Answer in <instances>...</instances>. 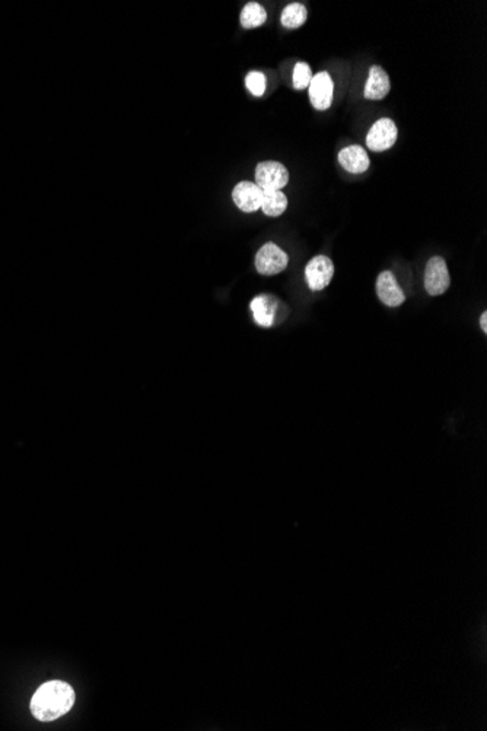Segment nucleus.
<instances>
[{"label": "nucleus", "instance_id": "obj_1", "mask_svg": "<svg viewBox=\"0 0 487 731\" xmlns=\"http://www.w3.org/2000/svg\"><path fill=\"white\" fill-rule=\"evenodd\" d=\"M73 704V687L62 680H51L36 690L31 699V712L40 721H54L69 712Z\"/></svg>", "mask_w": 487, "mask_h": 731}, {"label": "nucleus", "instance_id": "obj_2", "mask_svg": "<svg viewBox=\"0 0 487 731\" xmlns=\"http://www.w3.org/2000/svg\"><path fill=\"white\" fill-rule=\"evenodd\" d=\"M288 254L273 242L264 244L256 256L257 272L264 276H273L283 272L288 267Z\"/></svg>", "mask_w": 487, "mask_h": 731}, {"label": "nucleus", "instance_id": "obj_3", "mask_svg": "<svg viewBox=\"0 0 487 731\" xmlns=\"http://www.w3.org/2000/svg\"><path fill=\"white\" fill-rule=\"evenodd\" d=\"M451 283L446 263L442 257H432L424 270V288L429 295H442Z\"/></svg>", "mask_w": 487, "mask_h": 731}, {"label": "nucleus", "instance_id": "obj_4", "mask_svg": "<svg viewBox=\"0 0 487 731\" xmlns=\"http://www.w3.org/2000/svg\"><path fill=\"white\" fill-rule=\"evenodd\" d=\"M256 180L261 190H282L289 181V173L281 163L266 161L257 165Z\"/></svg>", "mask_w": 487, "mask_h": 731}, {"label": "nucleus", "instance_id": "obj_5", "mask_svg": "<svg viewBox=\"0 0 487 731\" xmlns=\"http://www.w3.org/2000/svg\"><path fill=\"white\" fill-rule=\"evenodd\" d=\"M397 126L391 118H379L368 132L367 145L374 152H384L397 142Z\"/></svg>", "mask_w": 487, "mask_h": 731}, {"label": "nucleus", "instance_id": "obj_6", "mask_svg": "<svg viewBox=\"0 0 487 731\" xmlns=\"http://www.w3.org/2000/svg\"><path fill=\"white\" fill-rule=\"evenodd\" d=\"M334 275V265L325 256H317L305 267V277L311 291H323L330 285Z\"/></svg>", "mask_w": 487, "mask_h": 731}, {"label": "nucleus", "instance_id": "obj_7", "mask_svg": "<svg viewBox=\"0 0 487 731\" xmlns=\"http://www.w3.org/2000/svg\"><path fill=\"white\" fill-rule=\"evenodd\" d=\"M232 199L242 212L251 213L261 208L263 190L256 183L241 181L234 188Z\"/></svg>", "mask_w": 487, "mask_h": 731}, {"label": "nucleus", "instance_id": "obj_8", "mask_svg": "<svg viewBox=\"0 0 487 731\" xmlns=\"http://www.w3.org/2000/svg\"><path fill=\"white\" fill-rule=\"evenodd\" d=\"M310 100L315 110L324 111L330 108L332 101V91L334 85L331 81V76L327 72H320L315 76H313V81L310 83Z\"/></svg>", "mask_w": 487, "mask_h": 731}, {"label": "nucleus", "instance_id": "obj_9", "mask_svg": "<svg viewBox=\"0 0 487 731\" xmlns=\"http://www.w3.org/2000/svg\"><path fill=\"white\" fill-rule=\"evenodd\" d=\"M377 294L382 304L387 307H399L406 301V295L395 280L394 275L388 270L379 273L377 279Z\"/></svg>", "mask_w": 487, "mask_h": 731}, {"label": "nucleus", "instance_id": "obj_10", "mask_svg": "<svg viewBox=\"0 0 487 731\" xmlns=\"http://www.w3.org/2000/svg\"><path fill=\"white\" fill-rule=\"evenodd\" d=\"M339 163L346 171L352 174H362L370 168V156L362 146L353 145L339 152Z\"/></svg>", "mask_w": 487, "mask_h": 731}, {"label": "nucleus", "instance_id": "obj_11", "mask_svg": "<svg viewBox=\"0 0 487 731\" xmlns=\"http://www.w3.org/2000/svg\"><path fill=\"white\" fill-rule=\"evenodd\" d=\"M389 78L381 66H372L370 76L365 85V98L367 100H382L389 92Z\"/></svg>", "mask_w": 487, "mask_h": 731}, {"label": "nucleus", "instance_id": "obj_12", "mask_svg": "<svg viewBox=\"0 0 487 731\" xmlns=\"http://www.w3.org/2000/svg\"><path fill=\"white\" fill-rule=\"evenodd\" d=\"M278 301L268 295L256 297L251 301V311L254 314V320L261 327H270L275 320V311H276Z\"/></svg>", "mask_w": 487, "mask_h": 731}, {"label": "nucleus", "instance_id": "obj_13", "mask_svg": "<svg viewBox=\"0 0 487 731\" xmlns=\"http://www.w3.org/2000/svg\"><path fill=\"white\" fill-rule=\"evenodd\" d=\"M288 208V199L281 190H263L261 209L267 216H281Z\"/></svg>", "mask_w": 487, "mask_h": 731}, {"label": "nucleus", "instance_id": "obj_14", "mask_svg": "<svg viewBox=\"0 0 487 731\" xmlns=\"http://www.w3.org/2000/svg\"><path fill=\"white\" fill-rule=\"evenodd\" d=\"M266 19H267L266 9L260 4H256V2L246 5L241 12V25L247 29L257 28V26L263 25L266 22Z\"/></svg>", "mask_w": 487, "mask_h": 731}, {"label": "nucleus", "instance_id": "obj_15", "mask_svg": "<svg viewBox=\"0 0 487 731\" xmlns=\"http://www.w3.org/2000/svg\"><path fill=\"white\" fill-rule=\"evenodd\" d=\"M307 21V8L300 4L288 5L281 16V22L285 28L296 29Z\"/></svg>", "mask_w": 487, "mask_h": 731}, {"label": "nucleus", "instance_id": "obj_16", "mask_svg": "<svg viewBox=\"0 0 487 731\" xmlns=\"http://www.w3.org/2000/svg\"><path fill=\"white\" fill-rule=\"evenodd\" d=\"M313 81V72L308 66V63L299 61L295 65L293 69V88L295 89H305L310 86Z\"/></svg>", "mask_w": 487, "mask_h": 731}, {"label": "nucleus", "instance_id": "obj_17", "mask_svg": "<svg viewBox=\"0 0 487 731\" xmlns=\"http://www.w3.org/2000/svg\"><path fill=\"white\" fill-rule=\"evenodd\" d=\"M246 85L254 97H261L266 92V76L261 72H250L247 75Z\"/></svg>", "mask_w": 487, "mask_h": 731}, {"label": "nucleus", "instance_id": "obj_18", "mask_svg": "<svg viewBox=\"0 0 487 731\" xmlns=\"http://www.w3.org/2000/svg\"><path fill=\"white\" fill-rule=\"evenodd\" d=\"M480 326H481V330L486 333L487 332V312L486 311L480 317Z\"/></svg>", "mask_w": 487, "mask_h": 731}]
</instances>
